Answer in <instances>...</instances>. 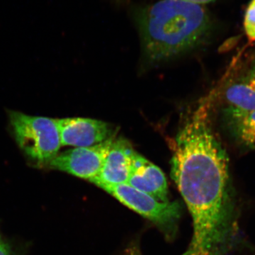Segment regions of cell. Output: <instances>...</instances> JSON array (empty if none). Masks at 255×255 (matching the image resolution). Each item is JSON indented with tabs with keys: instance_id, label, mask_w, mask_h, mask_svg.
<instances>
[{
	"instance_id": "obj_1",
	"label": "cell",
	"mask_w": 255,
	"mask_h": 255,
	"mask_svg": "<svg viewBox=\"0 0 255 255\" xmlns=\"http://www.w3.org/2000/svg\"><path fill=\"white\" fill-rule=\"evenodd\" d=\"M171 175L187 204L194 234L185 255H223L231 241L233 216L228 157L214 137L196 135L174 148Z\"/></svg>"
},
{
	"instance_id": "obj_2",
	"label": "cell",
	"mask_w": 255,
	"mask_h": 255,
	"mask_svg": "<svg viewBox=\"0 0 255 255\" xmlns=\"http://www.w3.org/2000/svg\"><path fill=\"white\" fill-rule=\"evenodd\" d=\"M137 25L146 56L162 61L201 44L209 34L211 20L201 4L162 0L140 11Z\"/></svg>"
},
{
	"instance_id": "obj_3",
	"label": "cell",
	"mask_w": 255,
	"mask_h": 255,
	"mask_svg": "<svg viewBox=\"0 0 255 255\" xmlns=\"http://www.w3.org/2000/svg\"><path fill=\"white\" fill-rule=\"evenodd\" d=\"M11 132L24 155L35 164L48 166L62 146L57 119L11 111Z\"/></svg>"
},
{
	"instance_id": "obj_4",
	"label": "cell",
	"mask_w": 255,
	"mask_h": 255,
	"mask_svg": "<svg viewBox=\"0 0 255 255\" xmlns=\"http://www.w3.org/2000/svg\"><path fill=\"white\" fill-rule=\"evenodd\" d=\"M101 188L124 205L159 227L165 229L171 228L180 217L182 209L179 203L162 202L149 194L137 190L127 183L106 185Z\"/></svg>"
},
{
	"instance_id": "obj_5",
	"label": "cell",
	"mask_w": 255,
	"mask_h": 255,
	"mask_svg": "<svg viewBox=\"0 0 255 255\" xmlns=\"http://www.w3.org/2000/svg\"><path fill=\"white\" fill-rule=\"evenodd\" d=\"M114 136L97 145L75 147L58 153L48 164L50 168L61 171L93 183L100 175Z\"/></svg>"
},
{
	"instance_id": "obj_6",
	"label": "cell",
	"mask_w": 255,
	"mask_h": 255,
	"mask_svg": "<svg viewBox=\"0 0 255 255\" xmlns=\"http://www.w3.org/2000/svg\"><path fill=\"white\" fill-rule=\"evenodd\" d=\"M62 145L90 147L114 136L108 124L85 118L57 119Z\"/></svg>"
},
{
	"instance_id": "obj_7",
	"label": "cell",
	"mask_w": 255,
	"mask_h": 255,
	"mask_svg": "<svg viewBox=\"0 0 255 255\" xmlns=\"http://www.w3.org/2000/svg\"><path fill=\"white\" fill-rule=\"evenodd\" d=\"M127 184L162 202H168L167 179L159 167L135 152Z\"/></svg>"
},
{
	"instance_id": "obj_8",
	"label": "cell",
	"mask_w": 255,
	"mask_h": 255,
	"mask_svg": "<svg viewBox=\"0 0 255 255\" xmlns=\"http://www.w3.org/2000/svg\"><path fill=\"white\" fill-rule=\"evenodd\" d=\"M135 151L124 139H114L106 157L99 177L94 181L97 187L127 183Z\"/></svg>"
},
{
	"instance_id": "obj_9",
	"label": "cell",
	"mask_w": 255,
	"mask_h": 255,
	"mask_svg": "<svg viewBox=\"0 0 255 255\" xmlns=\"http://www.w3.org/2000/svg\"><path fill=\"white\" fill-rule=\"evenodd\" d=\"M222 119L228 135L238 147L255 150V110L227 107L223 111Z\"/></svg>"
},
{
	"instance_id": "obj_10",
	"label": "cell",
	"mask_w": 255,
	"mask_h": 255,
	"mask_svg": "<svg viewBox=\"0 0 255 255\" xmlns=\"http://www.w3.org/2000/svg\"><path fill=\"white\" fill-rule=\"evenodd\" d=\"M224 99L228 107L255 110V89L241 78L228 85L224 91Z\"/></svg>"
},
{
	"instance_id": "obj_11",
	"label": "cell",
	"mask_w": 255,
	"mask_h": 255,
	"mask_svg": "<svg viewBox=\"0 0 255 255\" xmlns=\"http://www.w3.org/2000/svg\"><path fill=\"white\" fill-rule=\"evenodd\" d=\"M244 28L248 38L255 41V0H252L247 8L244 18Z\"/></svg>"
},
{
	"instance_id": "obj_12",
	"label": "cell",
	"mask_w": 255,
	"mask_h": 255,
	"mask_svg": "<svg viewBox=\"0 0 255 255\" xmlns=\"http://www.w3.org/2000/svg\"><path fill=\"white\" fill-rule=\"evenodd\" d=\"M241 79L248 82L249 85L255 89V60L251 64V67L246 75L242 77Z\"/></svg>"
},
{
	"instance_id": "obj_13",
	"label": "cell",
	"mask_w": 255,
	"mask_h": 255,
	"mask_svg": "<svg viewBox=\"0 0 255 255\" xmlns=\"http://www.w3.org/2000/svg\"><path fill=\"white\" fill-rule=\"evenodd\" d=\"M0 255H14L9 245L0 242Z\"/></svg>"
},
{
	"instance_id": "obj_14",
	"label": "cell",
	"mask_w": 255,
	"mask_h": 255,
	"mask_svg": "<svg viewBox=\"0 0 255 255\" xmlns=\"http://www.w3.org/2000/svg\"><path fill=\"white\" fill-rule=\"evenodd\" d=\"M0 242H1V236H0Z\"/></svg>"
}]
</instances>
